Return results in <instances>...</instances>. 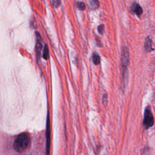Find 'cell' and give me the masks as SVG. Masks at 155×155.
I'll return each mask as SVG.
<instances>
[{"label": "cell", "instance_id": "13", "mask_svg": "<svg viewBox=\"0 0 155 155\" xmlns=\"http://www.w3.org/2000/svg\"><path fill=\"white\" fill-rule=\"evenodd\" d=\"M102 101L104 104V105H105L106 104H107V95L106 94H105L104 96H103V97H102Z\"/></svg>", "mask_w": 155, "mask_h": 155}, {"label": "cell", "instance_id": "5", "mask_svg": "<svg viewBox=\"0 0 155 155\" xmlns=\"http://www.w3.org/2000/svg\"><path fill=\"white\" fill-rule=\"evenodd\" d=\"M132 7L133 10L137 15H140L142 13V8L138 4L135 3Z\"/></svg>", "mask_w": 155, "mask_h": 155}, {"label": "cell", "instance_id": "8", "mask_svg": "<svg viewBox=\"0 0 155 155\" xmlns=\"http://www.w3.org/2000/svg\"><path fill=\"white\" fill-rule=\"evenodd\" d=\"M89 4L92 9L97 8L99 5L98 0H89Z\"/></svg>", "mask_w": 155, "mask_h": 155}, {"label": "cell", "instance_id": "1", "mask_svg": "<svg viewBox=\"0 0 155 155\" xmlns=\"http://www.w3.org/2000/svg\"><path fill=\"white\" fill-rule=\"evenodd\" d=\"M31 139L29 134L27 133H22L19 134L13 143V148L18 153L25 151L30 146Z\"/></svg>", "mask_w": 155, "mask_h": 155}, {"label": "cell", "instance_id": "10", "mask_svg": "<svg viewBox=\"0 0 155 155\" xmlns=\"http://www.w3.org/2000/svg\"><path fill=\"white\" fill-rule=\"evenodd\" d=\"M43 57L45 59H47L48 57V48L47 45H45L44 46V51H43Z\"/></svg>", "mask_w": 155, "mask_h": 155}, {"label": "cell", "instance_id": "4", "mask_svg": "<svg viewBox=\"0 0 155 155\" xmlns=\"http://www.w3.org/2000/svg\"><path fill=\"white\" fill-rule=\"evenodd\" d=\"M36 52L37 56L39 57L40 56V53L42 48V41H41V38L38 32H36Z\"/></svg>", "mask_w": 155, "mask_h": 155}, {"label": "cell", "instance_id": "6", "mask_svg": "<svg viewBox=\"0 0 155 155\" xmlns=\"http://www.w3.org/2000/svg\"><path fill=\"white\" fill-rule=\"evenodd\" d=\"M145 48L148 50V51H151L153 50V48L152 47V42L150 38H147L145 42Z\"/></svg>", "mask_w": 155, "mask_h": 155}, {"label": "cell", "instance_id": "2", "mask_svg": "<svg viewBox=\"0 0 155 155\" xmlns=\"http://www.w3.org/2000/svg\"><path fill=\"white\" fill-rule=\"evenodd\" d=\"M143 123V125L146 129H148L150 127H152L154 124L153 115L151 109L149 107H148L145 110Z\"/></svg>", "mask_w": 155, "mask_h": 155}, {"label": "cell", "instance_id": "7", "mask_svg": "<svg viewBox=\"0 0 155 155\" xmlns=\"http://www.w3.org/2000/svg\"><path fill=\"white\" fill-rule=\"evenodd\" d=\"M92 59H93V62L95 65H98L100 62H101V58L99 55L96 53H94L93 56H92Z\"/></svg>", "mask_w": 155, "mask_h": 155}, {"label": "cell", "instance_id": "3", "mask_svg": "<svg viewBox=\"0 0 155 155\" xmlns=\"http://www.w3.org/2000/svg\"><path fill=\"white\" fill-rule=\"evenodd\" d=\"M130 60V54L128 48L125 47L122 48L121 51V64L122 69L125 70L129 64Z\"/></svg>", "mask_w": 155, "mask_h": 155}, {"label": "cell", "instance_id": "12", "mask_svg": "<svg viewBox=\"0 0 155 155\" xmlns=\"http://www.w3.org/2000/svg\"><path fill=\"white\" fill-rule=\"evenodd\" d=\"M59 0H53V5L55 7L59 6Z\"/></svg>", "mask_w": 155, "mask_h": 155}, {"label": "cell", "instance_id": "9", "mask_svg": "<svg viewBox=\"0 0 155 155\" xmlns=\"http://www.w3.org/2000/svg\"><path fill=\"white\" fill-rule=\"evenodd\" d=\"M76 6L81 10H84L85 8V4L83 2H77Z\"/></svg>", "mask_w": 155, "mask_h": 155}, {"label": "cell", "instance_id": "11", "mask_svg": "<svg viewBox=\"0 0 155 155\" xmlns=\"http://www.w3.org/2000/svg\"><path fill=\"white\" fill-rule=\"evenodd\" d=\"M97 30H98V31L100 34H102L103 33V31L104 30V25H100L98 28H97Z\"/></svg>", "mask_w": 155, "mask_h": 155}]
</instances>
